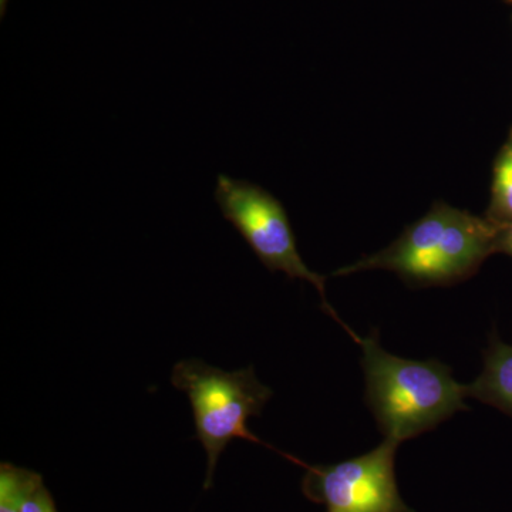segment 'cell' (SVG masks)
I'll return each mask as SVG.
<instances>
[{"label": "cell", "mask_w": 512, "mask_h": 512, "mask_svg": "<svg viewBox=\"0 0 512 512\" xmlns=\"http://www.w3.org/2000/svg\"><path fill=\"white\" fill-rule=\"evenodd\" d=\"M43 484L33 471L2 463L0 466V512H22L29 495Z\"/></svg>", "instance_id": "52a82bcc"}, {"label": "cell", "mask_w": 512, "mask_h": 512, "mask_svg": "<svg viewBox=\"0 0 512 512\" xmlns=\"http://www.w3.org/2000/svg\"><path fill=\"white\" fill-rule=\"evenodd\" d=\"M399 446L384 439L363 456L335 466L308 467L303 490L328 512H413L397 488L394 461Z\"/></svg>", "instance_id": "5b68a950"}, {"label": "cell", "mask_w": 512, "mask_h": 512, "mask_svg": "<svg viewBox=\"0 0 512 512\" xmlns=\"http://www.w3.org/2000/svg\"><path fill=\"white\" fill-rule=\"evenodd\" d=\"M497 234L498 224L490 218L440 202L389 247L343 266L333 276L383 269L413 286L457 284L497 252Z\"/></svg>", "instance_id": "6da1fadb"}, {"label": "cell", "mask_w": 512, "mask_h": 512, "mask_svg": "<svg viewBox=\"0 0 512 512\" xmlns=\"http://www.w3.org/2000/svg\"><path fill=\"white\" fill-rule=\"evenodd\" d=\"M214 198L222 217L234 225L266 269L311 284L319 292L323 311L343 326L350 338H359L330 305L325 276L312 271L303 261L288 212L274 194L251 181L220 174Z\"/></svg>", "instance_id": "277c9868"}, {"label": "cell", "mask_w": 512, "mask_h": 512, "mask_svg": "<svg viewBox=\"0 0 512 512\" xmlns=\"http://www.w3.org/2000/svg\"><path fill=\"white\" fill-rule=\"evenodd\" d=\"M356 343L362 349L366 403L384 439L403 443L470 409L466 386L439 360L394 356L380 345L377 330Z\"/></svg>", "instance_id": "7a4b0ae2"}, {"label": "cell", "mask_w": 512, "mask_h": 512, "mask_svg": "<svg viewBox=\"0 0 512 512\" xmlns=\"http://www.w3.org/2000/svg\"><path fill=\"white\" fill-rule=\"evenodd\" d=\"M171 383L190 399L197 439L208 457L205 490L211 487L218 458L232 440L268 446L248 427L249 419L261 416L274 394L259 382L254 367L225 372L202 360H181L174 366Z\"/></svg>", "instance_id": "3957f363"}, {"label": "cell", "mask_w": 512, "mask_h": 512, "mask_svg": "<svg viewBox=\"0 0 512 512\" xmlns=\"http://www.w3.org/2000/svg\"><path fill=\"white\" fill-rule=\"evenodd\" d=\"M510 2H512V0H510Z\"/></svg>", "instance_id": "7c38bea8"}, {"label": "cell", "mask_w": 512, "mask_h": 512, "mask_svg": "<svg viewBox=\"0 0 512 512\" xmlns=\"http://www.w3.org/2000/svg\"><path fill=\"white\" fill-rule=\"evenodd\" d=\"M466 389L468 397L512 417V346L494 335L484 353L483 372Z\"/></svg>", "instance_id": "8992f818"}, {"label": "cell", "mask_w": 512, "mask_h": 512, "mask_svg": "<svg viewBox=\"0 0 512 512\" xmlns=\"http://www.w3.org/2000/svg\"><path fill=\"white\" fill-rule=\"evenodd\" d=\"M22 512H57L56 505L53 503L52 495L46 490L45 485L39 487L29 495Z\"/></svg>", "instance_id": "9c48e42d"}, {"label": "cell", "mask_w": 512, "mask_h": 512, "mask_svg": "<svg viewBox=\"0 0 512 512\" xmlns=\"http://www.w3.org/2000/svg\"><path fill=\"white\" fill-rule=\"evenodd\" d=\"M493 200L488 217L491 221H512V136L495 161Z\"/></svg>", "instance_id": "ba28073f"}, {"label": "cell", "mask_w": 512, "mask_h": 512, "mask_svg": "<svg viewBox=\"0 0 512 512\" xmlns=\"http://www.w3.org/2000/svg\"><path fill=\"white\" fill-rule=\"evenodd\" d=\"M497 252L512 256V221L498 224Z\"/></svg>", "instance_id": "30bf717a"}, {"label": "cell", "mask_w": 512, "mask_h": 512, "mask_svg": "<svg viewBox=\"0 0 512 512\" xmlns=\"http://www.w3.org/2000/svg\"><path fill=\"white\" fill-rule=\"evenodd\" d=\"M9 0H0V15L5 16L6 8H8Z\"/></svg>", "instance_id": "8fae6325"}]
</instances>
